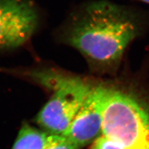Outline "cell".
I'll return each instance as SVG.
<instances>
[{
    "label": "cell",
    "mask_w": 149,
    "mask_h": 149,
    "mask_svg": "<svg viewBox=\"0 0 149 149\" xmlns=\"http://www.w3.org/2000/svg\"><path fill=\"white\" fill-rule=\"evenodd\" d=\"M93 85L68 73L37 115V120L50 134L63 135L80 109Z\"/></svg>",
    "instance_id": "3"
},
{
    "label": "cell",
    "mask_w": 149,
    "mask_h": 149,
    "mask_svg": "<svg viewBox=\"0 0 149 149\" xmlns=\"http://www.w3.org/2000/svg\"><path fill=\"white\" fill-rule=\"evenodd\" d=\"M140 1H143L145 3H149V0H140Z\"/></svg>",
    "instance_id": "9"
},
{
    "label": "cell",
    "mask_w": 149,
    "mask_h": 149,
    "mask_svg": "<svg viewBox=\"0 0 149 149\" xmlns=\"http://www.w3.org/2000/svg\"><path fill=\"white\" fill-rule=\"evenodd\" d=\"M106 86H92L80 109L63 136L79 148L93 143L102 135V100Z\"/></svg>",
    "instance_id": "5"
},
{
    "label": "cell",
    "mask_w": 149,
    "mask_h": 149,
    "mask_svg": "<svg viewBox=\"0 0 149 149\" xmlns=\"http://www.w3.org/2000/svg\"><path fill=\"white\" fill-rule=\"evenodd\" d=\"M91 149H127L122 143L101 135L92 143Z\"/></svg>",
    "instance_id": "8"
},
{
    "label": "cell",
    "mask_w": 149,
    "mask_h": 149,
    "mask_svg": "<svg viewBox=\"0 0 149 149\" xmlns=\"http://www.w3.org/2000/svg\"><path fill=\"white\" fill-rule=\"evenodd\" d=\"M102 114V135L127 149H149V112L134 95L106 86Z\"/></svg>",
    "instance_id": "2"
},
{
    "label": "cell",
    "mask_w": 149,
    "mask_h": 149,
    "mask_svg": "<svg viewBox=\"0 0 149 149\" xmlns=\"http://www.w3.org/2000/svg\"><path fill=\"white\" fill-rule=\"evenodd\" d=\"M48 135L24 125L19 133L13 149H44Z\"/></svg>",
    "instance_id": "6"
},
{
    "label": "cell",
    "mask_w": 149,
    "mask_h": 149,
    "mask_svg": "<svg viewBox=\"0 0 149 149\" xmlns=\"http://www.w3.org/2000/svg\"><path fill=\"white\" fill-rule=\"evenodd\" d=\"M44 149H80L63 135L50 134L46 139Z\"/></svg>",
    "instance_id": "7"
},
{
    "label": "cell",
    "mask_w": 149,
    "mask_h": 149,
    "mask_svg": "<svg viewBox=\"0 0 149 149\" xmlns=\"http://www.w3.org/2000/svg\"><path fill=\"white\" fill-rule=\"evenodd\" d=\"M41 24L34 0H0V53L29 45Z\"/></svg>",
    "instance_id": "4"
},
{
    "label": "cell",
    "mask_w": 149,
    "mask_h": 149,
    "mask_svg": "<svg viewBox=\"0 0 149 149\" xmlns=\"http://www.w3.org/2000/svg\"><path fill=\"white\" fill-rule=\"evenodd\" d=\"M139 33V26L128 11L106 1L88 3L73 11L54 31L59 44L77 50L91 66L113 68Z\"/></svg>",
    "instance_id": "1"
}]
</instances>
